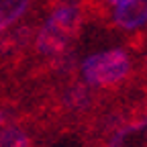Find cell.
Masks as SVG:
<instances>
[{"mask_svg": "<svg viewBox=\"0 0 147 147\" xmlns=\"http://www.w3.org/2000/svg\"><path fill=\"white\" fill-rule=\"evenodd\" d=\"M18 119H21V115H16V110L12 106L0 104V133H2L4 129H8L10 125H14Z\"/></svg>", "mask_w": 147, "mask_h": 147, "instance_id": "8", "label": "cell"}, {"mask_svg": "<svg viewBox=\"0 0 147 147\" xmlns=\"http://www.w3.org/2000/svg\"><path fill=\"white\" fill-rule=\"evenodd\" d=\"M82 23V0H53V8L47 21L35 37L37 53L45 55L47 59L65 53L74 37L80 33Z\"/></svg>", "mask_w": 147, "mask_h": 147, "instance_id": "1", "label": "cell"}, {"mask_svg": "<svg viewBox=\"0 0 147 147\" xmlns=\"http://www.w3.org/2000/svg\"><path fill=\"white\" fill-rule=\"evenodd\" d=\"M0 147H35V139L29 127L14 123L0 133Z\"/></svg>", "mask_w": 147, "mask_h": 147, "instance_id": "6", "label": "cell"}, {"mask_svg": "<svg viewBox=\"0 0 147 147\" xmlns=\"http://www.w3.org/2000/svg\"><path fill=\"white\" fill-rule=\"evenodd\" d=\"M115 27L123 31H135L147 25V0H123L113 12Z\"/></svg>", "mask_w": 147, "mask_h": 147, "instance_id": "4", "label": "cell"}, {"mask_svg": "<svg viewBox=\"0 0 147 147\" xmlns=\"http://www.w3.org/2000/svg\"><path fill=\"white\" fill-rule=\"evenodd\" d=\"M133 69V61L123 49H108L86 57L80 65L82 80L92 88H115L123 84Z\"/></svg>", "mask_w": 147, "mask_h": 147, "instance_id": "2", "label": "cell"}, {"mask_svg": "<svg viewBox=\"0 0 147 147\" xmlns=\"http://www.w3.org/2000/svg\"><path fill=\"white\" fill-rule=\"evenodd\" d=\"M31 33L33 31L29 27H18L8 33H2L0 35V55L2 57H12L16 51L25 49L31 41Z\"/></svg>", "mask_w": 147, "mask_h": 147, "instance_id": "5", "label": "cell"}, {"mask_svg": "<svg viewBox=\"0 0 147 147\" xmlns=\"http://www.w3.org/2000/svg\"><path fill=\"white\" fill-rule=\"evenodd\" d=\"M104 2H106V4H121L123 0H104Z\"/></svg>", "mask_w": 147, "mask_h": 147, "instance_id": "9", "label": "cell"}, {"mask_svg": "<svg viewBox=\"0 0 147 147\" xmlns=\"http://www.w3.org/2000/svg\"><path fill=\"white\" fill-rule=\"evenodd\" d=\"M102 147H147V115L123 125L102 143Z\"/></svg>", "mask_w": 147, "mask_h": 147, "instance_id": "3", "label": "cell"}, {"mask_svg": "<svg viewBox=\"0 0 147 147\" xmlns=\"http://www.w3.org/2000/svg\"><path fill=\"white\" fill-rule=\"evenodd\" d=\"M31 4V0H0V35L21 18Z\"/></svg>", "mask_w": 147, "mask_h": 147, "instance_id": "7", "label": "cell"}]
</instances>
